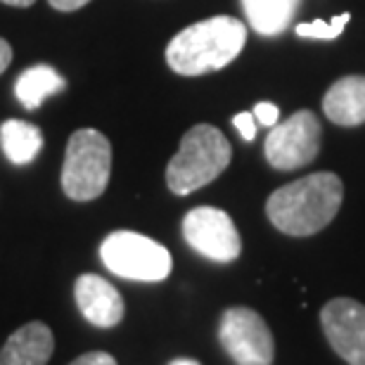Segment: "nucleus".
Listing matches in <instances>:
<instances>
[{
  "mask_svg": "<svg viewBox=\"0 0 365 365\" xmlns=\"http://www.w3.org/2000/svg\"><path fill=\"white\" fill-rule=\"evenodd\" d=\"M344 202V182L337 173L320 171L277 187L268 197L266 214L284 235L309 237L332 223Z\"/></svg>",
  "mask_w": 365,
  "mask_h": 365,
  "instance_id": "1",
  "label": "nucleus"
},
{
  "mask_svg": "<svg viewBox=\"0 0 365 365\" xmlns=\"http://www.w3.org/2000/svg\"><path fill=\"white\" fill-rule=\"evenodd\" d=\"M247 26L235 17L218 14L182 29L166 48V64L180 76H202L223 69L242 53Z\"/></svg>",
  "mask_w": 365,
  "mask_h": 365,
  "instance_id": "2",
  "label": "nucleus"
},
{
  "mask_svg": "<svg viewBox=\"0 0 365 365\" xmlns=\"http://www.w3.org/2000/svg\"><path fill=\"white\" fill-rule=\"evenodd\" d=\"M232 148L221 130L209 123H197L182 135L180 148L166 166V185L173 195L185 197L209 185L228 169Z\"/></svg>",
  "mask_w": 365,
  "mask_h": 365,
  "instance_id": "3",
  "label": "nucleus"
},
{
  "mask_svg": "<svg viewBox=\"0 0 365 365\" xmlns=\"http://www.w3.org/2000/svg\"><path fill=\"white\" fill-rule=\"evenodd\" d=\"M112 173V145L100 130L78 128L67 143L62 190L74 202H91L107 190Z\"/></svg>",
  "mask_w": 365,
  "mask_h": 365,
  "instance_id": "4",
  "label": "nucleus"
},
{
  "mask_svg": "<svg viewBox=\"0 0 365 365\" xmlns=\"http://www.w3.org/2000/svg\"><path fill=\"white\" fill-rule=\"evenodd\" d=\"M100 259L109 273L138 282H162L171 273V254L157 240L133 230H116L100 245Z\"/></svg>",
  "mask_w": 365,
  "mask_h": 365,
  "instance_id": "5",
  "label": "nucleus"
},
{
  "mask_svg": "<svg viewBox=\"0 0 365 365\" xmlns=\"http://www.w3.org/2000/svg\"><path fill=\"white\" fill-rule=\"evenodd\" d=\"M218 341L237 365H271L275 359L273 332L257 311L232 306L218 323Z\"/></svg>",
  "mask_w": 365,
  "mask_h": 365,
  "instance_id": "6",
  "label": "nucleus"
},
{
  "mask_svg": "<svg viewBox=\"0 0 365 365\" xmlns=\"http://www.w3.org/2000/svg\"><path fill=\"white\" fill-rule=\"evenodd\" d=\"M320 128L318 116L309 109H299L287 121L275 123L266 138L264 152L268 164L277 171H294L311 164L320 152Z\"/></svg>",
  "mask_w": 365,
  "mask_h": 365,
  "instance_id": "7",
  "label": "nucleus"
},
{
  "mask_svg": "<svg viewBox=\"0 0 365 365\" xmlns=\"http://www.w3.org/2000/svg\"><path fill=\"white\" fill-rule=\"evenodd\" d=\"M182 237L195 252L216 264H230L242 252V237L232 218L216 207H197L187 211L182 218Z\"/></svg>",
  "mask_w": 365,
  "mask_h": 365,
  "instance_id": "8",
  "label": "nucleus"
},
{
  "mask_svg": "<svg viewBox=\"0 0 365 365\" xmlns=\"http://www.w3.org/2000/svg\"><path fill=\"white\" fill-rule=\"evenodd\" d=\"M330 346L349 365H365V306L356 299H332L320 311Z\"/></svg>",
  "mask_w": 365,
  "mask_h": 365,
  "instance_id": "9",
  "label": "nucleus"
},
{
  "mask_svg": "<svg viewBox=\"0 0 365 365\" xmlns=\"http://www.w3.org/2000/svg\"><path fill=\"white\" fill-rule=\"evenodd\" d=\"M78 311L95 327H114L123 320V299L119 289L105 277L86 273L74 284Z\"/></svg>",
  "mask_w": 365,
  "mask_h": 365,
  "instance_id": "10",
  "label": "nucleus"
},
{
  "mask_svg": "<svg viewBox=\"0 0 365 365\" xmlns=\"http://www.w3.org/2000/svg\"><path fill=\"white\" fill-rule=\"evenodd\" d=\"M55 351V337L41 320L21 325L0 351V365H46Z\"/></svg>",
  "mask_w": 365,
  "mask_h": 365,
  "instance_id": "11",
  "label": "nucleus"
},
{
  "mask_svg": "<svg viewBox=\"0 0 365 365\" xmlns=\"http://www.w3.org/2000/svg\"><path fill=\"white\" fill-rule=\"evenodd\" d=\"M323 112L337 126L365 123V76H344L330 86L323 98Z\"/></svg>",
  "mask_w": 365,
  "mask_h": 365,
  "instance_id": "12",
  "label": "nucleus"
},
{
  "mask_svg": "<svg viewBox=\"0 0 365 365\" xmlns=\"http://www.w3.org/2000/svg\"><path fill=\"white\" fill-rule=\"evenodd\" d=\"M247 21L259 36H280L287 31L302 0H240Z\"/></svg>",
  "mask_w": 365,
  "mask_h": 365,
  "instance_id": "13",
  "label": "nucleus"
},
{
  "mask_svg": "<svg viewBox=\"0 0 365 365\" xmlns=\"http://www.w3.org/2000/svg\"><path fill=\"white\" fill-rule=\"evenodd\" d=\"M64 86H67V81H64L62 74L55 67H50V64H36V67L21 71L17 83H14V93H17V100L21 105L29 112H34L48 98L62 93Z\"/></svg>",
  "mask_w": 365,
  "mask_h": 365,
  "instance_id": "14",
  "label": "nucleus"
},
{
  "mask_svg": "<svg viewBox=\"0 0 365 365\" xmlns=\"http://www.w3.org/2000/svg\"><path fill=\"white\" fill-rule=\"evenodd\" d=\"M0 145H3L5 157L12 164L24 166L31 164L43 150V133L38 126H34L29 121L7 119L0 126Z\"/></svg>",
  "mask_w": 365,
  "mask_h": 365,
  "instance_id": "15",
  "label": "nucleus"
},
{
  "mask_svg": "<svg viewBox=\"0 0 365 365\" xmlns=\"http://www.w3.org/2000/svg\"><path fill=\"white\" fill-rule=\"evenodd\" d=\"M351 14L344 12V14H337L332 17L330 21L325 19H316V21H309V24H299L294 29V34L299 38H318V41H334L337 36H341L344 26L349 24Z\"/></svg>",
  "mask_w": 365,
  "mask_h": 365,
  "instance_id": "16",
  "label": "nucleus"
},
{
  "mask_svg": "<svg viewBox=\"0 0 365 365\" xmlns=\"http://www.w3.org/2000/svg\"><path fill=\"white\" fill-rule=\"evenodd\" d=\"M252 114H254V119L266 128H273L277 119H280V109H277V105H273V102H259Z\"/></svg>",
  "mask_w": 365,
  "mask_h": 365,
  "instance_id": "17",
  "label": "nucleus"
},
{
  "mask_svg": "<svg viewBox=\"0 0 365 365\" xmlns=\"http://www.w3.org/2000/svg\"><path fill=\"white\" fill-rule=\"evenodd\" d=\"M232 123H235V128L240 130V135H242L247 143H252L254 138H257V119H254L252 112H242V114L232 116Z\"/></svg>",
  "mask_w": 365,
  "mask_h": 365,
  "instance_id": "18",
  "label": "nucleus"
},
{
  "mask_svg": "<svg viewBox=\"0 0 365 365\" xmlns=\"http://www.w3.org/2000/svg\"><path fill=\"white\" fill-rule=\"evenodd\" d=\"M69 365H116L114 356H109L105 351H88L83 356H78L76 361H71Z\"/></svg>",
  "mask_w": 365,
  "mask_h": 365,
  "instance_id": "19",
  "label": "nucleus"
},
{
  "mask_svg": "<svg viewBox=\"0 0 365 365\" xmlns=\"http://www.w3.org/2000/svg\"><path fill=\"white\" fill-rule=\"evenodd\" d=\"M48 3L60 12H74V10H78V7L88 5L91 0H48Z\"/></svg>",
  "mask_w": 365,
  "mask_h": 365,
  "instance_id": "20",
  "label": "nucleus"
},
{
  "mask_svg": "<svg viewBox=\"0 0 365 365\" xmlns=\"http://www.w3.org/2000/svg\"><path fill=\"white\" fill-rule=\"evenodd\" d=\"M10 62H12V48H10V43L0 38V74L10 67Z\"/></svg>",
  "mask_w": 365,
  "mask_h": 365,
  "instance_id": "21",
  "label": "nucleus"
},
{
  "mask_svg": "<svg viewBox=\"0 0 365 365\" xmlns=\"http://www.w3.org/2000/svg\"><path fill=\"white\" fill-rule=\"evenodd\" d=\"M0 3L12 5V7H29V5H34L36 0H0Z\"/></svg>",
  "mask_w": 365,
  "mask_h": 365,
  "instance_id": "22",
  "label": "nucleus"
},
{
  "mask_svg": "<svg viewBox=\"0 0 365 365\" xmlns=\"http://www.w3.org/2000/svg\"><path fill=\"white\" fill-rule=\"evenodd\" d=\"M169 365H200L195 359H176V361H171Z\"/></svg>",
  "mask_w": 365,
  "mask_h": 365,
  "instance_id": "23",
  "label": "nucleus"
}]
</instances>
